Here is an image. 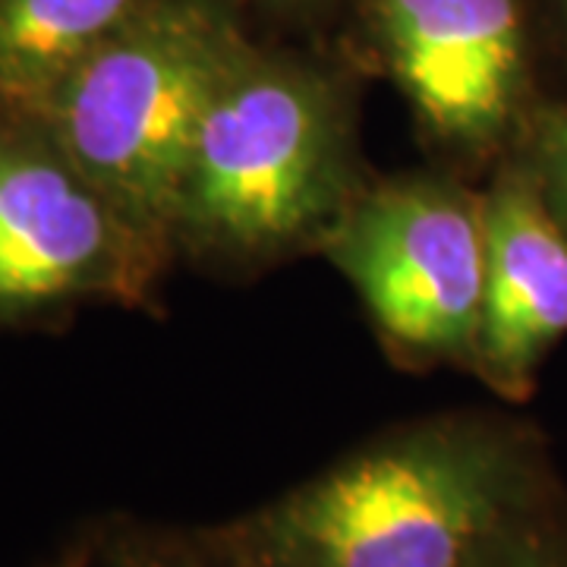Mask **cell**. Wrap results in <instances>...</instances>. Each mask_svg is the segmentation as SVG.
<instances>
[{
    "instance_id": "8",
    "label": "cell",
    "mask_w": 567,
    "mask_h": 567,
    "mask_svg": "<svg viewBox=\"0 0 567 567\" xmlns=\"http://www.w3.org/2000/svg\"><path fill=\"white\" fill-rule=\"evenodd\" d=\"M152 0H0V92L44 102Z\"/></svg>"
},
{
    "instance_id": "2",
    "label": "cell",
    "mask_w": 567,
    "mask_h": 567,
    "mask_svg": "<svg viewBox=\"0 0 567 567\" xmlns=\"http://www.w3.org/2000/svg\"><path fill=\"white\" fill-rule=\"evenodd\" d=\"M252 44L237 0H152L44 102L61 152L126 221L177 224L199 123Z\"/></svg>"
},
{
    "instance_id": "5",
    "label": "cell",
    "mask_w": 567,
    "mask_h": 567,
    "mask_svg": "<svg viewBox=\"0 0 567 567\" xmlns=\"http://www.w3.org/2000/svg\"><path fill=\"white\" fill-rule=\"evenodd\" d=\"M391 80L429 133L486 148L514 121L529 76L533 0H357Z\"/></svg>"
},
{
    "instance_id": "12",
    "label": "cell",
    "mask_w": 567,
    "mask_h": 567,
    "mask_svg": "<svg viewBox=\"0 0 567 567\" xmlns=\"http://www.w3.org/2000/svg\"><path fill=\"white\" fill-rule=\"evenodd\" d=\"M240 10L244 3H259L265 10H278V13H293V10H309V7H319L322 0H237Z\"/></svg>"
},
{
    "instance_id": "6",
    "label": "cell",
    "mask_w": 567,
    "mask_h": 567,
    "mask_svg": "<svg viewBox=\"0 0 567 567\" xmlns=\"http://www.w3.org/2000/svg\"><path fill=\"white\" fill-rule=\"evenodd\" d=\"M121 218L63 152L0 142V303H41L102 281Z\"/></svg>"
},
{
    "instance_id": "4",
    "label": "cell",
    "mask_w": 567,
    "mask_h": 567,
    "mask_svg": "<svg viewBox=\"0 0 567 567\" xmlns=\"http://www.w3.org/2000/svg\"><path fill=\"white\" fill-rule=\"evenodd\" d=\"M331 259L394 344L473 360L486 300V212L439 181L379 186L344 212Z\"/></svg>"
},
{
    "instance_id": "10",
    "label": "cell",
    "mask_w": 567,
    "mask_h": 567,
    "mask_svg": "<svg viewBox=\"0 0 567 567\" xmlns=\"http://www.w3.org/2000/svg\"><path fill=\"white\" fill-rule=\"evenodd\" d=\"M473 567H565L555 551L533 533V524L511 533L498 546L486 551Z\"/></svg>"
},
{
    "instance_id": "13",
    "label": "cell",
    "mask_w": 567,
    "mask_h": 567,
    "mask_svg": "<svg viewBox=\"0 0 567 567\" xmlns=\"http://www.w3.org/2000/svg\"><path fill=\"white\" fill-rule=\"evenodd\" d=\"M543 3H546L548 17L558 25V32L567 39V0H543Z\"/></svg>"
},
{
    "instance_id": "11",
    "label": "cell",
    "mask_w": 567,
    "mask_h": 567,
    "mask_svg": "<svg viewBox=\"0 0 567 567\" xmlns=\"http://www.w3.org/2000/svg\"><path fill=\"white\" fill-rule=\"evenodd\" d=\"M539 158L543 174L555 193V203L567 212V111L551 114L539 136Z\"/></svg>"
},
{
    "instance_id": "7",
    "label": "cell",
    "mask_w": 567,
    "mask_h": 567,
    "mask_svg": "<svg viewBox=\"0 0 567 567\" xmlns=\"http://www.w3.org/2000/svg\"><path fill=\"white\" fill-rule=\"evenodd\" d=\"M486 300L480 372L502 394H524L533 369L567 331V234L539 186L507 174L483 199Z\"/></svg>"
},
{
    "instance_id": "3",
    "label": "cell",
    "mask_w": 567,
    "mask_h": 567,
    "mask_svg": "<svg viewBox=\"0 0 567 567\" xmlns=\"http://www.w3.org/2000/svg\"><path fill=\"white\" fill-rule=\"evenodd\" d=\"M344 193V123L328 76L252 44L208 104L183 177L196 240L262 256L319 230Z\"/></svg>"
},
{
    "instance_id": "9",
    "label": "cell",
    "mask_w": 567,
    "mask_h": 567,
    "mask_svg": "<svg viewBox=\"0 0 567 567\" xmlns=\"http://www.w3.org/2000/svg\"><path fill=\"white\" fill-rule=\"evenodd\" d=\"M111 567H252L221 529L203 536H133L111 551Z\"/></svg>"
},
{
    "instance_id": "1",
    "label": "cell",
    "mask_w": 567,
    "mask_h": 567,
    "mask_svg": "<svg viewBox=\"0 0 567 567\" xmlns=\"http://www.w3.org/2000/svg\"><path fill=\"white\" fill-rule=\"evenodd\" d=\"M533 517L524 445L480 420L375 439L221 527L252 567H473Z\"/></svg>"
}]
</instances>
